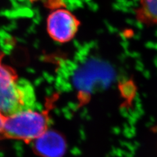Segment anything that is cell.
Returning a JSON list of instances; mask_svg holds the SVG:
<instances>
[{
    "label": "cell",
    "instance_id": "4",
    "mask_svg": "<svg viewBox=\"0 0 157 157\" xmlns=\"http://www.w3.org/2000/svg\"><path fill=\"white\" fill-rule=\"evenodd\" d=\"M33 143L34 152L41 157H63L67 149L64 137L53 130H47Z\"/></svg>",
    "mask_w": 157,
    "mask_h": 157
},
{
    "label": "cell",
    "instance_id": "1",
    "mask_svg": "<svg viewBox=\"0 0 157 157\" xmlns=\"http://www.w3.org/2000/svg\"><path fill=\"white\" fill-rule=\"evenodd\" d=\"M47 118L41 113L26 110L7 117L0 138L33 141L47 130Z\"/></svg>",
    "mask_w": 157,
    "mask_h": 157
},
{
    "label": "cell",
    "instance_id": "3",
    "mask_svg": "<svg viewBox=\"0 0 157 157\" xmlns=\"http://www.w3.org/2000/svg\"><path fill=\"white\" fill-rule=\"evenodd\" d=\"M79 24V21L70 11L58 9L48 14L47 29L54 41L64 43L70 41L75 36Z\"/></svg>",
    "mask_w": 157,
    "mask_h": 157
},
{
    "label": "cell",
    "instance_id": "8",
    "mask_svg": "<svg viewBox=\"0 0 157 157\" xmlns=\"http://www.w3.org/2000/svg\"><path fill=\"white\" fill-rule=\"evenodd\" d=\"M155 130H157V125L155 126Z\"/></svg>",
    "mask_w": 157,
    "mask_h": 157
},
{
    "label": "cell",
    "instance_id": "7",
    "mask_svg": "<svg viewBox=\"0 0 157 157\" xmlns=\"http://www.w3.org/2000/svg\"><path fill=\"white\" fill-rule=\"evenodd\" d=\"M3 56H4L3 52H2L1 51H0V63H2V60Z\"/></svg>",
    "mask_w": 157,
    "mask_h": 157
},
{
    "label": "cell",
    "instance_id": "5",
    "mask_svg": "<svg viewBox=\"0 0 157 157\" xmlns=\"http://www.w3.org/2000/svg\"><path fill=\"white\" fill-rule=\"evenodd\" d=\"M136 17L145 24H157V0H140Z\"/></svg>",
    "mask_w": 157,
    "mask_h": 157
},
{
    "label": "cell",
    "instance_id": "2",
    "mask_svg": "<svg viewBox=\"0 0 157 157\" xmlns=\"http://www.w3.org/2000/svg\"><path fill=\"white\" fill-rule=\"evenodd\" d=\"M36 96L31 84L24 79L0 87V112L6 117L34 108Z\"/></svg>",
    "mask_w": 157,
    "mask_h": 157
},
{
    "label": "cell",
    "instance_id": "9",
    "mask_svg": "<svg viewBox=\"0 0 157 157\" xmlns=\"http://www.w3.org/2000/svg\"><path fill=\"white\" fill-rule=\"evenodd\" d=\"M155 132H157V130H156V131H155Z\"/></svg>",
    "mask_w": 157,
    "mask_h": 157
},
{
    "label": "cell",
    "instance_id": "6",
    "mask_svg": "<svg viewBox=\"0 0 157 157\" xmlns=\"http://www.w3.org/2000/svg\"><path fill=\"white\" fill-rule=\"evenodd\" d=\"M7 117H5L1 112H0V136H1L2 133L3 132L5 123H6Z\"/></svg>",
    "mask_w": 157,
    "mask_h": 157
}]
</instances>
